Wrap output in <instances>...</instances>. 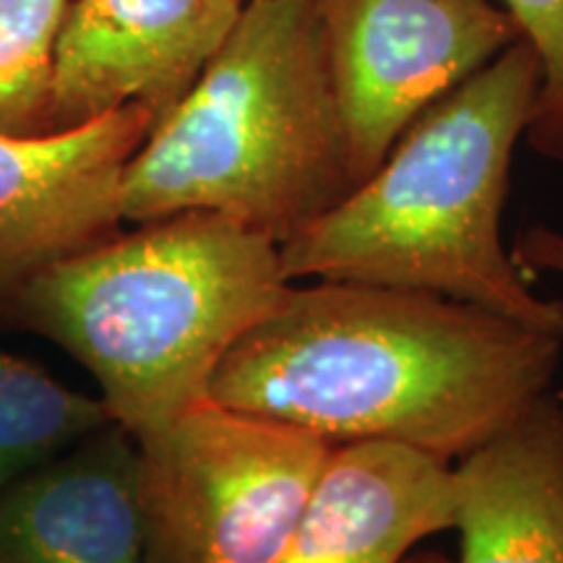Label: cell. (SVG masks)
Masks as SVG:
<instances>
[{"label":"cell","mask_w":563,"mask_h":563,"mask_svg":"<svg viewBox=\"0 0 563 563\" xmlns=\"http://www.w3.org/2000/svg\"><path fill=\"white\" fill-rule=\"evenodd\" d=\"M563 340L402 287H287L217 365L211 402L334 446L402 443L456 462L551 391Z\"/></svg>","instance_id":"1"},{"label":"cell","mask_w":563,"mask_h":563,"mask_svg":"<svg viewBox=\"0 0 563 563\" xmlns=\"http://www.w3.org/2000/svg\"><path fill=\"white\" fill-rule=\"evenodd\" d=\"M540 79L519 37L422 110L368 178L279 245L285 277L443 295L563 340V300L540 298L501 241Z\"/></svg>","instance_id":"2"},{"label":"cell","mask_w":563,"mask_h":563,"mask_svg":"<svg viewBox=\"0 0 563 563\" xmlns=\"http://www.w3.org/2000/svg\"><path fill=\"white\" fill-rule=\"evenodd\" d=\"M290 285L264 232L180 211L47 266L0 313L66 350L110 420L139 435L207 399L228 350Z\"/></svg>","instance_id":"3"},{"label":"cell","mask_w":563,"mask_h":563,"mask_svg":"<svg viewBox=\"0 0 563 563\" xmlns=\"http://www.w3.org/2000/svg\"><path fill=\"white\" fill-rule=\"evenodd\" d=\"M357 186L313 0H245L121 183L123 222L217 211L274 243Z\"/></svg>","instance_id":"4"},{"label":"cell","mask_w":563,"mask_h":563,"mask_svg":"<svg viewBox=\"0 0 563 563\" xmlns=\"http://www.w3.org/2000/svg\"><path fill=\"white\" fill-rule=\"evenodd\" d=\"M133 439L146 563H277L334 452L209 397Z\"/></svg>","instance_id":"5"},{"label":"cell","mask_w":563,"mask_h":563,"mask_svg":"<svg viewBox=\"0 0 563 563\" xmlns=\"http://www.w3.org/2000/svg\"><path fill=\"white\" fill-rule=\"evenodd\" d=\"M357 183L522 30L490 0H313Z\"/></svg>","instance_id":"6"},{"label":"cell","mask_w":563,"mask_h":563,"mask_svg":"<svg viewBox=\"0 0 563 563\" xmlns=\"http://www.w3.org/2000/svg\"><path fill=\"white\" fill-rule=\"evenodd\" d=\"M245 0H68L47 133L129 104L165 118L199 79Z\"/></svg>","instance_id":"7"},{"label":"cell","mask_w":563,"mask_h":563,"mask_svg":"<svg viewBox=\"0 0 563 563\" xmlns=\"http://www.w3.org/2000/svg\"><path fill=\"white\" fill-rule=\"evenodd\" d=\"M157 123L129 104L68 131L0 136V298L121 232V183Z\"/></svg>","instance_id":"8"},{"label":"cell","mask_w":563,"mask_h":563,"mask_svg":"<svg viewBox=\"0 0 563 563\" xmlns=\"http://www.w3.org/2000/svg\"><path fill=\"white\" fill-rule=\"evenodd\" d=\"M454 530L449 462L386 441L340 443L277 563H402Z\"/></svg>","instance_id":"9"},{"label":"cell","mask_w":563,"mask_h":563,"mask_svg":"<svg viewBox=\"0 0 563 563\" xmlns=\"http://www.w3.org/2000/svg\"><path fill=\"white\" fill-rule=\"evenodd\" d=\"M0 563H146L136 439L110 422L0 493Z\"/></svg>","instance_id":"10"},{"label":"cell","mask_w":563,"mask_h":563,"mask_svg":"<svg viewBox=\"0 0 563 563\" xmlns=\"http://www.w3.org/2000/svg\"><path fill=\"white\" fill-rule=\"evenodd\" d=\"M456 563H563V399L545 391L452 467Z\"/></svg>","instance_id":"11"},{"label":"cell","mask_w":563,"mask_h":563,"mask_svg":"<svg viewBox=\"0 0 563 563\" xmlns=\"http://www.w3.org/2000/svg\"><path fill=\"white\" fill-rule=\"evenodd\" d=\"M110 422L102 399L0 347V493Z\"/></svg>","instance_id":"12"},{"label":"cell","mask_w":563,"mask_h":563,"mask_svg":"<svg viewBox=\"0 0 563 563\" xmlns=\"http://www.w3.org/2000/svg\"><path fill=\"white\" fill-rule=\"evenodd\" d=\"M66 5L68 0H0V136L47 133Z\"/></svg>","instance_id":"13"},{"label":"cell","mask_w":563,"mask_h":563,"mask_svg":"<svg viewBox=\"0 0 563 563\" xmlns=\"http://www.w3.org/2000/svg\"><path fill=\"white\" fill-rule=\"evenodd\" d=\"M540 58V91L525 136L534 152L563 162V0H504Z\"/></svg>","instance_id":"14"},{"label":"cell","mask_w":563,"mask_h":563,"mask_svg":"<svg viewBox=\"0 0 563 563\" xmlns=\"http://www.w3.org/2000/svg\"><path fill=\"white\" fill-rule=\"evenodd\" d=\"M511 258L525 274H555L563 277V230L534 224L517 235Z\"/></svg>","instance_id":"15"},{"label":"cell","mask_w":563,"mask_h":563,"mask_svg":"<svg viewBox=\"0 0 563 563\" xmlns=\"http://www.w3.org/2000/svg\"><path fill=\"white\" fill-rule=\"evenodd\" d=\"M402 563H452L449 559H443L439 553H415L410 559H405Z\"/></svg>","instance_id":"16"}]
</instances>
